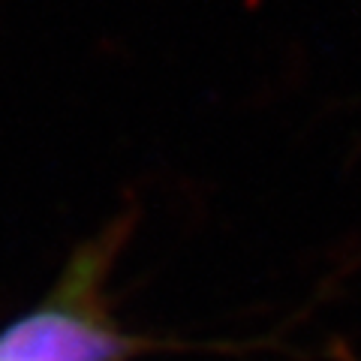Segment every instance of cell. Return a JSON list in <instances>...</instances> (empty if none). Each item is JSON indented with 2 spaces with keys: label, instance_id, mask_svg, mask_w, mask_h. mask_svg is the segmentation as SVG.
<instances>
[{
  "label": "cell",
  "instance_id": "cell-1",
  "mask_svg": "<svg viewBox=\"0 0 361 361\" xmlns=\"http://www.w3.org/2000/svg\"><path fill=\"white\" fill-rule=\"evenodd\" d=\"M121 334L70 307H42L0 334V361H111L130 353Z\"/></svg>",
  "mask_w": 361,
  "mask_h": 361
}]
</instances>
